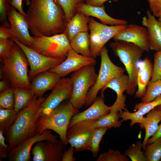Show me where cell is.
<instances>
[{"label": "cell", "mask_w": 161, "mask_h": 161, "mask_svg": "<svg viewBox=\"0 0 161 161\" xmlns=\"http://www.w3.org/2000/svg\"><path fill=\"white\" fill-rule=\"evenodd\" d=\"M30 48L44 55L55 58H66L71 49L70 40L65 32L47 36H32Z\"/></svg>", "instance_id": "obj_7"}, {"label": "cell", "mask_w": 161, "mask_h": 161, "mask_svg": "<svg viewBox=\"0 0 161 161\" xmlns=\"http://www.w3.org/2000/svg\"><path fill=\"white\" fill-rule=\"evenodd\" d=\"M126 25L108 26L89 17L90 48L92 57L96 58L100 55L101 50L106 44L123 30Z\"/></svg>", "instance_id": "obj_9"}, {"label": "cell", "mask_w": 161, "mask_h": 161, "mask_svg": "<svg viewBox=\"0 0 161 161\" xmlns=\"http://www.w3.org/2000/svg\"><path fill=\"white\" fill-rule=\"evenodd\" d=\"M161 137V123L156 133L150 138H149L147 142V144H150L154 142L155 140ZM146 144V145H147Z\"/></svg>", "instance_id": "obj_47"}, {"label": "cell", "mask_w": 161, "mask_h": 161, "mask_svg": "<svg viewBox=\"0 0 161 161\" xmlns=\"http://www.w3.org/2000/svg\"><path fill=\"white\" fill-rule=\"evenodd\" d=\"M114 41H123L134 44L144 51L150 50L147 31L146 28L139 25L131 24L114 37Z\"/></svg>", "instance_id": "obj_18"}, {"label": "cell", "mask_w": 161, "mask_h": 161, "mask_svg": "<svg viewBox=\"0 0 161 161\" xmlns=\"http://www.w3.org/2000/svg\"><path fill=\"white\" fill-rule=\"evenodd\" d=\"M11 39L21 48L27 59L30 68L29 73L30 80L38 74L59 65L66 58H55L44 55L25 45L17 39Z\"/></svg>", "instance_id": "obj_10"}, {"label": "cell", "mask_w": 161, "mask_h": 161, "mask_svg": "<svg viewBox=\"0 0 161 161\" xmlns=\"http://www.w3.org/2000/svg\"><path fill=\"white\" fill-rule=\"evenodd\" d=\"M11 6L8 15L10 24L9 28L13 37L25 45L30 47L32 41V36L30 35L28 24L24 16Z\"/></svg>", "instance_id": "obj_16"}, {"label": "cell", "mask_w": 161, "mask_h": 161, "mask_svg": "<svg viewBox=\"0 0 161 161\" xmlns=\"http://www.w3.org/2000/svg\"><path fill=\"white\" fill-rule=\"evenodd\" d=\"M104 95L97 97L93 103L87 109L74 115L70 121L68 128L78 122L86 120H97L109 114L111 107L104 103Z\"/></svg>", "instance_id": "obj_19"}, {"label": "cell", "mask_w": 161, "mask_h": 161, "mask_svg": "<svg viewBox=\"0 0 161 161\" xmlns=\"http://www.w3.org/2000/svg\"><path fill=\"white\" fill-rule=\"evenodd\" d=\"M75 151V148L70 146L66 151L65 150L62 156V161H75L76 158L74 156Z\"/></svg>", "instance_id": "obj_43"}, {"label": "cell", "mask_w": 161, "mask_h": 161, "mask_svg": "<svg viewBox=\"0 0 161 161\" xmlns=\"http://www.w3.org/2000/svg\"><path fill=\"white\" fill-rule=\"evenodd\" d=\"M144 154L148 161H159L161 160V137L151 143L147 144Z\"/></svg>", "instance_id": "obj_33"}, {"label": "cell", "mask_w": 161, "mask_h": 161, "mask_svg": "<svg viewBox=\"0 0 161 161\" xmlns=\"http://www.w3.org/2000/svg\"><path fill=\"white\" fill-rule=\"evenodd\" d=\"M12 0H0V22L1 26L9 28L10 24L8 15L11 8Z\"/></svg>", "instance_id": "obj_38"}, {"label": "cell", "mask_w": 161, "mask_h": 161, "mask_svg": "<svg viewBox=\"0 0 161 161\" xmlns=\"http://www.w3.org/2000/svg\"><path fill=\"white\" fill-rule=\"evenodd\" d=\"M108 129L107 128H99L94 130L89 140V151L94 157H96L100 151V142Z\"/></svg>", "instance_id": "obj_31"}, {"label": "cell", "mask_w": 161, "mask_h": 161, "mask_svg": "<svg viewBox=\"0 0 161 161\" xmlns=\"http://www.w3.org/2000/svg\"><path fill=\"white\" fill-rule=\"evenodd\" d=\"M18 113L14 109L0 108V131L4 134L13 124Z\"/></svg>", "instance_id": "obj_30"}, {"label": "cell", "mask_w": 161, "mask_h": 161, "mask_svg": "<svg viewBox=\"0 0 161 161\" xmlns=\"http://www.w3.org/2000/svg\"><path fill=\"white\" fill-rule=\"evenodd\" d=\"M121 114L110 112L108 114L104 115L97 120H94L92 124V127L95 129L99 128H116L121 125L122 121H119Z\"/></svg>", "instance_id": "obj_29"}, {"label": "cell", "mask_w": 161, "mask_h": 161, "mask_svg": "<svg viewBox=\"0 0 161 161\" xmlns=\"http://www.w3.org/2000/svg\"><path fill=\"white\" fill-rule=\"evenodd\" d=\"M61 78L57 74L49 71L35 76L31 83V89L35 95L42 97L47 91L52 89Z\"/></svg>", "instance_id": "obj_22"}, {"label": "cell", "mask_w": 161, "mask_h": 161, "mask_svg": "<svg viewBox=\"0 0 161 161\" xmlns=\"http://www.w3.org/2000/svg\"><path fill=\"white\" fill-rule=\"evenodd\" d=\"M3 132L0 131V161L8 157L9 152L8 145L5 143V138Z\"/></svg>", "instance_id": "obj_41"}, {"label": "cell", "mask_w": 161, "mask_h": 161, "mask_svg": "<svg viewBox=\"0 0 161 161\" xmlns=\"http://www.w3.org/2000/svg\"><path fill=\"white\" fill-rule=\"evenodd\" d=\"M78 112L69 99L64 101L49 114L40 116L36 124L35 135L41 134L46 129L52 130L59 135V138L66 146L68 143L66 135L70 121Z\"/></svg>", "instance_id": "obj_3"}, {"label": "cell", "mask_w": 161, "mask_h": 161, "mask_svg": "<svg viewBox=\"0 0 161 161\" xmlns=\"http://www.w3.org/2000/svg\"><path fill=\"white\" fill-rule=\"evenodd\" d=\"M151 11L155 16L157 17L161 11V0H148Z\"/></svg>", "instance_id": "obj_42"}, {"label": "cell", "mask_w": 161, "mask_h": 161, "mask_svg": "<svg viewBox=\"0 0 161 161\" xmlns=\"http://www.w3.org/2000/svg\"><path fill=\"white\" fill-rule=\"evenodd\" d=\"M145 117H143L140 120V127L145 130V134L143 143V149L144 150L149 138L157 132L159 128V123L161 121V105L151 110L146 114Z\"/></svg>", "instance_id": "obj_23"}, {"label": "cell", "mask_w": 161, "mask_h": 161, "mask_svg": "<svg viewBox=\"0 0 161 161\" xmlns=\"http://www.w3.org/2000/svg\"><path fill=\"white\" fill-rule=\"evenodd\" d=\"M71 49L78 53L92 57L90 48L89 34L88 32L78 33L70 41Z\"/></svg>", "instance_id": "obj_27"}, {"label": "cell", "mask_w": 161, "mask_h": 161, "mask_svg": "<svg viewBox=\"0 0 161 161\" xmlns=\"http://www.w3.org/2000/svg\"><path fill=\"white\" fill-rule=\"evenodd\" d=\"M96 58L84 56L71 49L65 60L61 64L48 71L58 75L61 78L89 65H95Z\"/></svg>", "instance_id": "obj_15"}, {"label": "cell", "mask_w": 161, "mask_h": 161, "mask_svg": "<svg viewBox=\"0 0 161 161\" xmlns=\"http://www.w3.org/2000/svg\"><path fill=\"white\" fill-rule=\"evenodd\" d=\"M59 137L52 133L50 129L45 130L41 134L28 138L19 144L9 152L8 158L10 161H30L32 147L38 142L48 141L55 142Z\"/></svg>", "instance_id": "obj_13"}, {"label": "cell", "mask_w": 161, "mask_h": 161, "mask_svg": "<svg viewBox=\"0 0 161 161\" xmlns=\"http://www.w3.org/2000/svg\"><path fill=\"white\" fill-rule=\"evenodd\" d=\"M14 110L18 112L27 106L32 100L35 94L29 89L17 87L14 88Z\"/></svg>", "instance_id": "obj_28"}, {"label": "cell", "mask_w": 161, "mask_h": 161, "mask_svg": "<svg viewBox=\"0 0 161 161\" xmlns=\"http://www.w3.org/2000/svg\"><path fill=\"white\" fill-rule=\"evenodd\" d=\"M2 75L12 87L31 89L28 73L29 63L21 48L15 43L9 55L1 59Z\"/></svg>", "instance_id": "obj_4"}, {"label": "cell", "mask_w": 161, "mask_h": 161, "mask_svg": "<svg viewBox=\"0 0 161 161\" xmlns=\"http://www.w3.org/2000/svg\"><path fill=\"white\" fill-rule=\"evenodd\" d=\"M94 120L82 121L68 128L67 141L75 148V151H89V140L95 129L92 127Z\"/></svg>", "instance_id": "obj_12"}, {"label": "cell", "mask_w": 161, "mask_h": 161, "mask_svg": "<svg viewBox=\"0 0 161 161\" xmlns=\"http://www.w3.org/2000/svg\"><path fill=\"white\" fill-rule=\"evenodd\" d=\"M43 97H33L29 104L18 112L13 124L4 134L8 143L9 152L20 143L35 135L36 124L42 113Z\"/></svg>", "instance_id": "obj_2"}, {"label": "cell", "mask_w": 161, "mask_h": 161, "mask_svg": "<svg viewBox=\"0 0 161 161\" xmlns=\"http://www.w3.org/2000/svg\"><path fill=\"white\" fill-rule=\"evenodd\" d=\"M157 17L159 18L158 20L160 21H161V11L160 12V13L158 15Z\"/></svg>", "instance_id": "obj_49"}, {"label": "cell", "mask_w": 161, "mask_h": 161, "mask_svg": "<svg viewBox=\"0 0 161 161\" xmlns=\"http://www.w3.org/2000/svg\"><path fill=\"white\" fill-rule=\"evenodd\" d=\"M160 161H161V160Z\"/></svg>", "instance_id": "obj_50"}, {"label": "cell", "mask_w": 161, "mask_h": 161, "mask_svg": "<svg viewBox=\"0 0 161 161\" xmlns=\"http://www.w3.org/2000/svg\"><path fill=\"white\" fill-rule=\"evenodd\" d=\"M129 83L128 75L123 74L112 79L100 90L102 95H104V92L107 88L111 89L116 93L117 98L114 104L111 106L110 112L119 113L121 115L123 110H127L125 107L126 96L123 95V93L128 89Z\"/></svg>", "instance_id": "obj_17"}, {"label": "cell", "mask_w": 161, "mask_h": 161, "mask_svg": "<svg viewBox=\"0 0 161 161\" xmlns=\"http://www.w3.org/2000/svg\"><path fill=\"white\" fill-rule=\"evenodd\" d=\"M14 88L11 87L0 92V108L14 109Z\"/></svg>", "instance_id": "obj_36"}, {"label": "cell", "mask_w": 161, "mask_h": 161, "mask_svg": "<svg viewBox=\"0 0 161 161\" xmlns=\"http://www.w3.org/2000/svg\"><path fill=\"white\" fill-rule=\"evenodd\" d=\"M114 55L124 65L129 79V85L126 91L132 95L136 92L137 87L138 61L144 51L134 44L123 41H114L109 44Z\"/></svg>", "instance_id": "obj_5"}, {"label": "cell", "mask_w": 161, "mask_h": 161, "mask_svg": "<svg viewBox=\"0 0 161 161\" xmlns=\"http://www.w3.org/2000/svg\"><path fill=\"white\" fill-rule=\"evenodd\" d=\"M161 80V51L156 52L154 54V62L152 75L149 83Z\"/></svg>", "instance_id": "obj_39"}, {"label": "cell", "mask_w": 161, "mask_h": 161, "mask_svg": "<svg viewBox=\"0 0 161 161\" xmlns=\"http://www.w3.org/2000/svg\"><path fill=\"white\" fill-rule=\"evenodd\" d=\"M137 76V89L135 97L141 98L144 95L152 75L153 65L151 60L146 57L141 63Z\"/></svg>", "instance_id": "obj_25"}, {"label": "cell", "mask_w": 161, "mask_h": 161, "mask_svg": "<svg viewBox=\"0 0 161 161\" xmlns=\"http://www.w3.org/2000/svg\"><path fill=\"white\" fill-rule=\"evenodd\" d=\"M63 8L68 22L76 13L78 6L86 0H54Z\"/></svg>", "instance_id": "obj_32"}, {"label": "cell", "mask_w": 161, "mask_h": 161, "mask_svg": "<svg viewBox=\"0 0 161 161\" xmlns=\"http://www.w3.org/2000/svg\"><path fill=\"white\" fill-rule=\"evenodd\" d=\"M100 55L101 63L100 69L95 84L89 89L87 101L85 106L88 107L93 103L100 91L110 80L124 74L125 69L114 64L111 60L106 47L102 49Z\"/></svg>", "instance_id": "obj_8"}, {"label": "cell", "mask_w": 161, "mask_h": 161, "mask_svg": "<svg viewBox=\"0 0 161 161\" xmlns=\"http://www.w3.org/2000/svg\"><path fill=\"white\" fill-rule=\"evenodd\" d=\"M142 24L147 30L150 50L161 51V21L148 10L143 18Z\"/></svg>", "instance_id": "obj_20"}, {"label": "cell", "mask_w": 161, "mask_h": 161, "mask_svg": "<svg viewBox=\"0 0 161 161\" xmlns=\"http://www.w3.org/2000/svg\"><path fill=\"white\" fill-rule=\"evenodd\" d=\"M80 12L86 16L95 17L101 23L111 26L126 25L127 21L124 20L116 19L110 16L106 13L105 6H95L86 4L85 2L79 4L76 9V12Z\"/></svg>", "instance_id": "obj_21"}, {"label": "cell", "mask_w": 161, "mask_h": 161, "mask_svg": "<svg viewBox=\"0 0 161 161\" xmlns=\"http://www.w3.org/2000/svg\"><path fill=\"white\" fill-rule=\"evenodd\" d=\"M143 148V143L138 141L131 145L124 152L132 161H148L147 158L141 151Z\"/></svg>", "instance_id": "obj_34"}, {"label": "cell", "mask_w": 161, "mask_h": 161, "mask_svg": "<svg viewBox=\"0 0 161 161\" xmlns=\"http://www.w3.org/2000/svg\"><path fill=\"white\" fill-rule=\"evenodd\" d=\"M52 90L41 104V116L49 114L63 101L69 99L72 90L71 78H61Z\"/></svg>", "instance_id": "obj_11"}, {"label": "cell", "mask_w": 161, "mask_h": 161, "mask_svg": "<svg viewBox=\"0 0 161 161\" xmlns=\"http://www.w3.org/2000/svg\"><path fill=\"white\" fill-rule=\"evenodd\" d=\"M7 81L6 80H2L0 82V92H1L8 88Z\"/></svg>", "instance_id": "obj_48"}, {"label": "cell", "mask_w": 161, "mask_h": 161, "mask_svg": "<svg viewBox=\"0 0 161 161\" xmlns=\"http://www.w3.org/2000/svg\"><path fill=\"white\" fill-rule=\"evenodd\" d=\"M109 0L114 2H117L119 1V0H86L85 2L91 5L100 7L104 5L105 2Z\"/></svg>", "instance_id": "obj_46"}, {"label": "cell", "mask_w": 161, "mask_h": 161, "mask_svg": "<svg viewBox=\"0 0 161 161\" xmlns=\"http://www.w3.org/2000/svg\"><path fill=\"white\" fill-rule=\"evenodd\" d=\"M161 105V94L153 100L147 103L141 102L135 105L134 112H131L127 110L123 112L120 115L122 122L131 120L129 125L132 127L135 124L139 123L140 119L144 115L155 107Z\"/></svg>", "instance_id": "obj_24"}, {"label": "cell", "mask_w": 161, "mask_h": 161, "mask_svg": "<svg viewBox=\"0 0 161 161\" xmlns=\"http://www.w3.org/2000/svg\"><path fill=\"white\" fill-rule=\"evenodd\" d=\"M23 0H12L11 3V6L15 8L21 14L26 16V14L24 12L22 7ZM31 1L26 0V3L27 6L30 4Z\"/></svg>", "instance_id": "obj_44"}, {"label": "cell", "mask_w": 161, "mask_h": 161, "mask_svg": "<svg viewBox=\"0 0 161 161\" xmlns=\"http://www.w3.org/2000/svg\"><path fill=\"white\" fill-rule=\"evenodd\" d=\"M25 18L34 35L49 36L64 32L68 23L62 7L54 0H31Z\"/></svg>", "instance_id": "obj_1"}, {"label": "cell", "mask_w": 161, "mask_h": 161, "mask_svg": "<svg viewBox=\"0 0 161 161\" xmlns=\"http://www.w3.org/2000/svg\"><path fill=\"white\" fill-rule=\"evenodd\" d=\"M97 161H129L125 154L118 150H113L109 148L106 152L101 153L97 159Z\"/></svg>", "instance_id": "obj_37"}, {"label": "cell", "mask_w": 161, "mask_h": 161, "mask_svg": "<svg viewBox=\"0 0 161 161\" xmlns=\"http://www.w3.org/2000/svg\"><path fill=\"white\" fill-rule=\"evenodd\" d=\"M13 38L10 28L0 25V41Z\"/></svg>", "instance_id": "obj_45"}, {"label": "cell", "mask_w": 161, "mask_h": 161, "mask_svg": "<svg viewBox=\"0 0 161 161\" xmlns=\"http://www.w3.org/2000/svg\"><path fill=\"white\" fill-rule=\"evenodd\" d=\"M161 94V80L149 83L145 93L141 98V102L144 103H149Z\"/></svg>", "instance_id": "obj_35"}, {"label": "cell", "mask_w": 161, "mask_h": 161, "mask_svg": "<svg viewBox=\"0 0 161 161\" xmlns=\"http://www.w3.org/2000/svg\"><path fill=\"white\" fill-rule=\"evenodd\" d=\"M15 42L11 39L0 41V56L1 59L8 56Z\"/></svg>", "instance_id": "obj_40"}, {"label": "cell", "mask_w": 161, "mask_h": 161, "mask_svg": "<svg viewBox=\"0 0 161 161\" xmlns=\"http://www.w3.org/2000/svg\"><path fill=\"white\" fill-rule=\"evenodd\" d=\"M89 17L77 12L68 22L64 32L67 34L70 41L77 34L88 31Z\"/></svg>", "instance_id": "obj_26"}, {"label": "cell", "mask_w": 161, "mask_h": 161, "mask_svg": "<svg viewBox=\"0 0 161 161\" xmlns=\"http://www.w3.org/2000/svg\"><path fill=\"white\" fill-rule=\"evenodd\" d=\"M97 76L95 65H92L85 66L71 75L72 90L69 100L77 109L85 105L88 92L95 84Z\"/></svg>", "instance_id": "obj_6"}, {"label": "cell", "mask_w": 161, "mask_h": 161, "mask_svg": "<svg viewBox=\"0 0 161 161\" xmlns=\"http://www.w3.org/2000/svg\"><path fill=\"white\" fill-rule=\"evenodd\" d=\"M66 146L60 139L52 142L40 141L36 143L32 149L33 161H62Z\"/></svg>", "instance_id": "obj_14"}]
</instances>
